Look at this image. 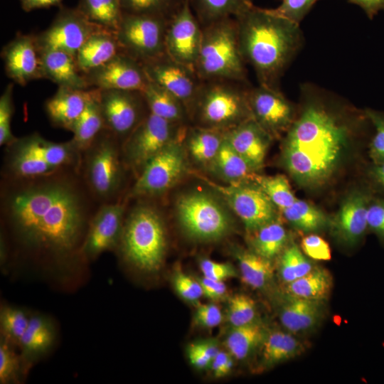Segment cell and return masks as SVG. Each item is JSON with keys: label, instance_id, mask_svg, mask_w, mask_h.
Wrapping results in <instances>:
<instances>
[{"label": "cell", "instance_id": "cell-33", "mask_svg": "<svg viewBox=\"0 0 384 384\" xmlns=\"http://www.w3.org/2000/svg\"><path fill=\"white\" fill-rule=\"evenodd\" d=\"M262 364L272 367L299 355L304 349L301 341L289 331L275 330L267 333L262 343Z\"/></svg>", "mask_w": 384, "mask_h": 384}, {"label": "cell", "instance_id": "cell-21", "mask_svg": "<svg viewBox=\"0 0 384 384\" xmlns=\"http://www.w3.org/2000/svg\"><path fill=\"white\" fill-rule=\"evenodd\" d=\"M1 55L8 78L19 85L43 78L42 52L36 35L18 33L2 48Z\"/></svg>", "mask_w": 384, "mask_h": 384}, {"label": "cell", "instance_id": "cell-48", "mask_svg": "<svg viewBox=\"0 0 384 384\" xmlns=\"http://www.w3.org/2000/svg\"><path fill=\"white\" fill-rule=\"evenodd\" d=\"M365 114L375 128V134L370 144V156L375 164L384 161V114L366 109Z\"/></svg>", "mask_w": 384, "mask_h": 384}, {"label": "cell", "instance_id": "cell-6", "mask_svg": "<svg viewBox=\"0 0 384 384\" xmlns=\"http://www.w3.org/2000/svg\"><path fill=\"white\" fill-rule=\"evenodd\" d=\"M122 143L105 129L82 152L80 176L94 199L100 204L124 200L127 173Z\"/></svg>", "mask_w": 384, "mask_h": 384}, {"label": "cell", "instance_id": "cell-11", "mask_svg": "<svg viewBox=\"0 0 384 384\" xmlns=\"http://www.w3.org/2000/svg\"><path fill=\"white\" fill-rule=\"evenodd\" d=\"M186 128L149 112L121 146L124 165L134 179L147 162L181 136Z\"/></svg>", "mask_w": 384, "mask_h": 384}, {"label": "cell", "instance_id": "cell-51", "mask_svg": "<svg viewBox=\"0 0 384 384\" xmlns=\"http://www.w3.org/2000/svg\"><path fill=\"white\" fill-rule=\"evenodd\" d=\"M173 284L177 293L186 301L196 302L203 296L198 280L191 278L181 271L176 272L173 277Z\"/></svg>", "mask_w": 384, "mask_h": 384}, {"label": "cell", "instance_id": "cell-25", "mask_svg": "<svg viewBox=\"0 0 384 384\" xmlns=\"http://www.w3.org/2000/svg\"><path fill=\"white\" fill-rule=\"evenodd\" d=\"M95 88L78 90L58 87L55 94L44 104V110L50 124L70 130L85 110Z\"/></svg>", "mask_w": 384, "mask_h": 384}, {"label": "cell", "instance_id": "cell-28", "mask_svg": "<svg viewBox=\"0 0 384 384\" xmlns=\"http://www.w3.org/2000/svg\"><path fill=\"white\" fill-rule=\"evenodd\" d=\"M324 302L287 297L279 311V320L293 334L312 330L323 318Z\"/></svg>", "mask_w": 384, "mask_h": 384}, {"label": "cell", "instance_id": "cell-17", "mask_svg": "<svg viewBox=\"0 0 384 384\" xmlns=\"http://www.w3.org/2000/svg\"><path fill=\"white\" fill-rule=\"evenodd\" d=\"M105 128L122 143L149 112L141 92L100 90Z\"/></svg>", "mask_w": 384, "mask_h": 384}, {"label": "cell", "instance_id": "cell-23", "mask_svg": "<svg viewBox=\"0 0 384 384\" xmlns=\"http://www.w3.org/2000/svg\"><path fill=\"white\" fill-rule=\"evenodd\" d=\"M57 338L58 330L53 319L43 313H31L18 347L28 373L34 364L50 352Z\"/></svg>", "mask_w": 384, "mask_h": 384}, {"label": "cell", "instance_id": "cell-53", "mask_svg": "<svg viewBox=\"0 0 384 384\" xmlns=\"http://www.w3.org/2000/svg\"><path fill=\"white\" fill-rule=\"evenodd\" d=\"M199 266L203 277L213 280L224 281L238 275L234 267L229 263L218 262L203 258L201 260Z\"/></svg>", "mask_w": 384, "mask_h": 384}, {"label": "cell", "instance_id": "cell-14", "mask_svg": "<svg viewBox=\"0 0 384 384\" xmlns=\"http://www.w3.org/2000/svg\"><path fill=\"white\" fill-rule=\"evenodd\" d=\"M103 28L88 20L77 7L61 6L50 26L36 38L41 52L58 50L75 58L89 37Z\"/></svg>", "mask_w": 384, "mask_h": 384}, {"label": "cell", "instance_id": "cell-35", "mask_svg": "<svg viewBox=\"0 0 384 384\" xmlns=\"http://www.w3.org/2000/svg\"><path fill=\"white\" fill-rule=\"evenodd\" d=\"M252 251L272 260L280 255L287 242V233L277 218L248 233Z\"/></svg>", "mask_w": 384, "mask_h": 384}, {"label": "cell", "instance_id": "cell-10", "mask_svg": "<svg viewBox=\"0 0 384 384\" xmlns=\"http://www.w3.org/2000/svg\"><path fill=\"white\" fill-rule=\"evenodd\" d=\"M184 133L185 131L147 162L124 200L159 196L182 178L187 171Z\"/></svg>", "mask_w": 384, "mask_h": 384}, {"label": "cell", "instance_id": "cell-58", "mask_svg": "<svg viewBox=\"0 0 384 384\" xmlns=\"http://www.w3.org/2000/svg\"><path fill=\"white\" fill-rule=\"evenodd\" d=\"M22 9L30 12L36 9H49L51 6H61L63 0H18Z\"/></svg>", "mask_w": 384, "mask_h": 384}, {"label": "cell", "instance_id": "cell-18", "mask_svg": "<svg viewBox=\"0 0 384 384\" xmlns=\"http://www.w3.org/2000/svg\"><path fill=\"white\" fill-rule=\"evenodd\" d=\"M247 100L252 119L272 137L287 132L297 116L294 105L279 89L260 85L247 88Z\"/></svg>", "mask_w": 384, "mask_h": 384}, {"label": "cell", "instance_id": "cell-57", "mask_svg": "<svg viewBox=\"0 0 384 384\" xmlns=\"http://www.w3.org/2000/svg\"><path fill=\"white\" fill-rule=\"evenodd\" d=\"M350 3L360 6L372 19L379 11L384 10V0H348Z\"/></svg>", "mask_w": 384, "mask_h": 384}, {"label": "cell", "instance_id": "cell-39", "mask_svg": "<svg viewBox=\"0 0 384 384\" xmlns=\"http://www.w3.org/2000/svg\"><path fill=\"white\" fill-rule=\"evenodd\" d=\"M280 211L292 227L304 233L317 232L329 225L330 218L321 209L303 200L297 199Z\"/></svg>", "mask_w": 384, "mask_h": 384}, {"label": "cell", "instance_id": "cell-22", "mask_svg": "<svg viewBox=\"0 0 384 384\" xmlns=\"http://www.w3.org/2000/svg\"><path fill=\"white\" fill-rule=\"evenodd\" d=\"M370 203L369 195L361 191H353L343 200L329 225L338 242L352 246L361 240L368 228L367 210Z\"/></svg>", "mask_w": 384, "mask_h": 384}, {"label": "cell", "instance_id": "cell-54", "mask_svg": "<svg viewBox=\"0 0 384 384\" xmlns=\"http://www.w3.org/2000/svg\"><path fill=\"white\" fill-rule=\"evenodd\" d=\"M223 320L221 311L214 304H201L198 306L195 316V324L201 327L213 328L219 325Z\"/></svg>", "mask_w": 384, "mask_h": 384}, {"label": "cell", "instance_id": "cell-36", "mask_svg": "<svg viewBox=\"0 0 384 384\" xmlns=\"http://www.w3.org/2000/svg\"><path fill=\"white\" fill-rule=\"evenodd\" d=\"M235 256L238 261L243 282L254 289H263L272 280L274 267L271 260L252 250L236 249Z\"/></svg>", "mask_w": 384, "mask_h": 384}, {"label": "cell", "instance_id": "cell-7", "mask_svg": "<svg viewBox=\"0 0 384 384\" xmlns=\"http://www.w3.org/2000/svg\"><path fill=\"white\" fill-rule=\"evenodd\" d=\"M235 18H225L203 26V38L195 72L202 81L247 80Z\"/></svg>", "mask_w": 384, "mask_h": 384}, {"label": "cell", "instance_id": "cell-56", "mask_svg": "<svg viewBox=\"0 0 384 384\" xmlns=\"http://www.w3.org/2000/svg\"><path fill=\"white\" fill-rule=\"evenodd\" d=\"M203 289V296L213 301L225 298L227 287L223 281L213 280L205 277L198 279Z\"/></svg>", "mask_w": 384, "mask_h": 384}, {"label": "cell", "instance_id": "cell-9", "mask_svg": "<svg viewBox=\"0 0 384 384\" xmlns=\"http://www.w3.org/2000/svg\"><path fill=\"white\" fill-rule=\"evenodd\" d=\"M176 213L183 230L196 240H220L233 228L225 206L206 192L196 191L181 195L176 202Z\"/></svg>", "mask_w": 384, "mask_h": 384}, {"label": "cell", "instance_id": "cell-44", "mask_svg": "<svg viewBox=\"0 0 384 384\" xmlns=\"http://www.w3.org/2000/svg\"><path fill=\"white\" fill-rule=\"evenodd\" d=\"M313 264L296 244L285 247L281 253L279 274L284 283H290L304 276L314 269Z\"/></svg>", "mask_w": 384, "mask_h": 384}, {"label": "cell", "instance_id": "cell-24", "mask_svg": "<svg viewBox=\"0 0 384 384\" xmlns=\"http://www.w3.org/2000/svg\"><path fill=\"white\" fill-rule=\"evenodd\" d=\"M225 138L256 171L264 164L272 137L250 118L225 132Z\"/></svg>", "mask_w": 384, "mask_h": 384}, {"label": "cell", "instance_id": "cell-3", "mask_svg": "<svg viewBox=\"0 0 384 384\" xmlns=\"http://www.w3.org/2000/svg\"><path fill=\"white\" fill-rule=\"evenodd\" d=\"M235 18L241 53L259 85L279 89L281 78L303 45L299 24L255 5Z\"/></svg>", "mask_w": 384, "mask_h": 384}, {"label": "cell", "instance_id": "cell-2", "mask_svg": "<svg viewBox=\"0 0 384 384\" xmlns=\"http://www.w3.org/2000/svg\"><path fill=\"white\" fill-rule=\"evenodd\" d=\"M300 92L303 104L286 132L282 159L299 184L316 186L334 172L354 134L356 121L333 102L325 89L306 82Z\"/></svg>", "mask_w": 384, "mask_h": 384}, {"label": "cell", "instance_id": "cell-15", "mask_svg": "<svg viewBox=\"0 0 384 384\" xmlns=\"http://www.w3.org/2000/svg\"><path fill=\"white\" fill-rule=\"evenodd\" d=\"M203 38V27L193 12L190 0H183L169 18L165 36L166 54L193 70Z\"/></svg>", "mask_w": 384, "mask_h": 384}, {"label": "cell", "instance_id": "cell-29", "mask_svg": "<svg viewBox=\"0 0 384 384\" xmlns=\"http://www.w3.org/2000/svg\"><path fill=\"white\" fill-rule=\"evenodd\" d=\"M149 112L168 122L185 125L190 117L186 106L157 84L149 82L142 92Z\"/></svg>", "mask_w": 384, "mask_h": 384}, {"label": "cell", "instance_id": "cell-8", "mask_svg": "<svg viewBox=\"0 0 384 384\" xmlns=\"http://www.w3.org/2000/svg\"><path fill=\"white\" fill-rule=\"evenodd\" d=\"M230 80L202 81L190 110L196 126L226 132L252 118L247 88Z\"/></svg>", "mask_w": 384, "mask_h": 384}, {"label": "cell", "instance_id": "cell-16", "mask_svg": "<svg viewBox=\"0 0 384 384\" xmlns=\"http://www.w3.org/2000/svg\"><path fill=\"white\" fill-rule=\"evenodd\" d=\"M128 201L100 205L91 219L82 247V256L89 263L102 254L114 252L122 233Z\"/></svg>", "mask_w": 384, "mask_h": 384}, {"label": "cell", "instance_id": "cell-37", "mask_svg": "<svg viewBox=\"0 0 384 384\" xmlns=\"http://www.w3.org/2000/svg\"><path fill=\"white\" fill-rule=\"evenodd\" d=\"M266 334L264 326L255 321L249 324L233 327L226 338L225 346L233 358L243 360L257 348L261 347Z\"/></svg>", "mask_w": 384, "mask_h": 384}, {"label": "cell", "instance_id": "cell-20", "mask_svg": "<svg viewBox=\"0 0 384 384\" xmlns=\"http://www.w3.org/2000/svg\"><path fill=\"white\" fill-rule=\"evenodd\" d=\"M148 79L178 98L189 114L202 80L196 72L166 54L142 63Z\"/></svg>", "mask_w": 384, "mask_h": 384}, {"label": "cell", "instance_id": "cell-41", "mask_svg": "<svg viewBox=\"0 0 384 384\" xmlns=\"http://www.w3.org/2000/svg\"><path fill=\"white\" fill-rule=\"evenodd\" d=\"M27 309L1 303L0 307V338L18 347L31 315Z\"/></svg>", "mask_w": 384, "mask_h": 384}, {"label": "cell", "instance_id": "cell-5", "mask_svg": "<svg viewBox=\"0 0 384 384\" xmlns=\"http://www.w3.org/2000/svg\"><path fill=\"white\" fill-rule=\"evenodd\" d=\"M81 156L71 139L55 142L33 132L5 146L1 178H33L67 169L80 171Z\"/></svg>", "mask_w": 384, "mask_h": 384}, {"label": "cell", "instance_id": "cell-31", "mask_svg": "<svg viewBox=\"0 0 384 384\" xmlns=\"http://www.w3.org/2000/svg\"><path fill=\"white\" fill-rule=\"evenodd\" d=\"M210 169L228 183L252 181L255 171L230 145L225 138L215 157L209 164Z\"/></svg>", "mask_w": 384, "mask_h": 384}, {"label": "cell", "instance_id": "cell-4", "mask_svg": "<svg viewBox=\"0 0 384 384\" xmlns=\"http://www.w3.org/2000/svg\"><path fill=\"white\" fill-rule=\"evenodd\" d=\"M127 208L118 245L114 252L119 261L143 274L157 272L164 261L167 236L165 223L159 208L138 198ZM129 204V201H128Z\"/></svg>", "mask_w": 384, "mask_h": 384}, {"label": "cell", "instance_id": "cell-34", "mask_svg": "<svg viewBox=\"0 0 384 384\" xmlns=\"http://www.w3.org/2000/svg\"><path fill=\"white\" fill-rule=\"evenodd\" d=\"M332 284L330 272L323 267H314L304 276L286 284L284 292L289 297L325 301Z\"/></svg>", "mask_w": 384, "mask_h": 384}, {"label": "cell", "instance_id": "cell-49", "mask_svg": "<svg viewBox=\"0 0 384 384\" xmlns=\"http://www.w3.org/2000/svg\"><path fill=\"white\" fill-rule=\"evenodd\" d=\"M219 351L214 340H206L191 343L187 348V355L193 366L203 369L210 366Z\"/></svg>", "mask_w": 384, "mask_h": 384}, {"label": "cell", "instance_id": "cell-42", "mask_svg": "<svg viewBox=\"0 0 384 384\" xmlns=\"http://www.w3.org/2000/svg\"><path fill=\"white\" fill-rule=\"evenodd\" d=\"M18 347L0 338V383L19 384L24 381L26 370Z\"/></svg>", "mask_w": 384, "mask_h": 384}, {"label": "cell", "instance_id": "cell-13", "mask_svg": "<svg viewBox=\"0 0 384 384\" xmlns=\"http://www.w3.org/2000/svg\"><path fill=\"white\" fill-rule=\"evenodd\" d=\"M201 179L218 192L242 222L248 233L277 218V208L255 183L221 185L202 176Z\"/></svg>", "mask_w": 384, "mask_h": 384}, {"label": "cell", "instance_id": "cell-59", "mask_svg": "<svg viewBox=\"0 0 384 384\" xmlns=\"http://www.w3.org/2000/svg\"><path fill=\"white\" fill-rule=\"evenodd\" d=\"M231 355L224 351H219L211 362L210 366L215 377L220 378V371Z\"/></svg>", "mask_w": 384, "mask_h": 384}, {"label": "cell", "instance_id": "cell-52", "mask_svg": "<svg viewBox=\"0 0 384 384\" xmlns=\"http://www.w3.org/2000/svg\"><path fill=\"white\" fill-rule=\"evenodd\" d=\"M301 247L304 254L313 260L326 261L331 257L328 242L318 235L310 234L304 237Z\"/></svg>", "mask_w": 384, "mask_h": 384}, {"label": "cell", "instance_id": "cell-26", "mask_svg": "<svg viewBox=\"0 0 384 384\" xmlns=\"http://www.w3.org/2000/svg\"><path fill=\"white\" fill-rule=\"evenodd\" d=\"M123 52L115 32L103 28L92 34L79 49L75 59L84 75Z\"/></svg>", "mask_w": 384, "mask_h": 384}, {"label": "cell", "instance_id": "cell-32", "mask_svg": "<svg viewBox=\"0 0 384 384\" xmlns=\"http://www.w3.org/2000/svg\"><path fill=\"white\" fill-rule=\"evenodd\" d=\"M225 132L196 126L186 128L183 144L196 163L209 165L218 152Z\"/></svg>", "mask_w": 384, "mask_h": 384}, {"label": "cell", "instance_id": "cell-55", "mask_svg": "<svg viewBox=\"0 0 384 384\" xmlns=\"http://www.w3.org/2000/svg\"><path fill=\"white\" fill-rule=\"evenodd\" d=\"M368 228L384 242V199L370 203L367 210Z\"/></svg>", "mask_w": 384, "mask_h": 384}, {"label": "cell", "instance_id": "cell-38", "mask_svg": "<svg viewBox=\"0 0 384 384\" xmlns=\"http://www.w3.org/2000/svg\"><path fill=\"white\" fill-rule=\"evenodd\" d=\"M202 27L215 21L235 18L253 4L252 0H190Z\"/></svg>", "mask_w": 384, "mask_h": 384}, {"label": "cell", "instance_id": "cell-47", "mask_svg": "<svg viewBox=\"0 0 384 384\" xmlns=\"http://www.w3.org/2000/svg\"><path fill=\"white\" fill-rule=\"evenodd\" d=\"M14 85L9 83L0 97V145L6 146L17 137L11 130V119L14 113L13 100Z\"/></svg>", "mask_w": 384, "mask_h": 384}, {"label": "cell", "instance_id": "cell-46", "mask_svg": "<svg viewBox=\"0 0 384 384\" xmlns=\"http://www.w3.org/2000/svg\"><path fill=\"white\" fill-rule=\"evenodd\" d=\"M257 307L255 301L247 295L238 294L228 302L227 319L233 327L255 321Z\"/></svg>", "mask_w": 384, "mask_h": 384}, {"label": "cell", "instance_id": "cell-12", "mask_svg": "<svg viewBox=\"0 0 384 384\" xmlns=\"http://www.w3.org/2000/svg\"><path fill=\"white\" fill-rule=\"evenodd\" d=\"M169 18L123 11L115 31L122 51L141 63L166 55L165 36Z\"/></svg>", "mask_w": 384, "mask_h": 384}, {"label": "cell", "instance_id": "cell-30", "mask_svg": "<svg viewBox=\"0 0 384 384\" xmlns=\"http://www.w3.org/2000/svg\"><path fill=\"white\" fill-rule=\"evenodd\" d=\"M106 128L100 105V89L95 88L85 110L69 130L73 134L71 141L75 147L82 152Z\"/></svg>", "mask_w": 384, "mask_h": 384}, {"label": "cell", "instance_id": "cell-50", "mask_svg": "<svg viewBox=\"0 0 384 384\" xmlns=\"http://www.w3.org/2000/svg\"><path fill=\"white\" fill-rule=\"evenodd\" d=\"M316 0H282L275 9L276 14L300 24L314 6Z\"/></svg>", "mask_w": 384, "mask_h": 384}, {"label": "cell", "instance_id": "cell-1", "mask_svg": "<svg viewBox=\"0 0 384 384\" xmlns=\"http://www.w3.org/2000/svg\"><path fill=\"white\" fill-rule=\"evenodd\" d=\"M100 206L77 169L33 178H1L0 243L8 265H30L69 282L88 265L81 250Z\"/></svg>", "mask_w": 384, "mask_h": 384}, {"label": "cell", "instance_id": "cell-45", "mask_svg": "<svg viewBox=\"0 0 384 384\" xmlns=\"http://www.w3.org/2000/svg\"><path fill=\"white\" fill-rule=\"evenodd\" d=\"M122 11L129 14H154L170 18L183 0H119Z\"/></svg>", "mask_w": 384, "mask_h": 384}, {"label": "cell", "instance_id": "cell-40", "mask_svg": "<svg viewBox=\"0 0 384 384\" xmlns=\"http://www.w3.org/2000/svg\"><path fill=\"white\" fill-rule=\"evenodd\" d=\"M77 8L90 21L114 32L123 14L119 0H79Z\"/></svg>", "mask_w": 384, "mask_h": 384}, {"label": "cell", "instance_id": "cell-43", "mask_svg": "<svg viewBox=\"0 0 384 384\" xmlns=\"http://www.w3.org/2000/svg\"><path fill=\"white\" fill-rule=\"evenodd\" d=\"M280 210L291 206L297 198L286 176H263L255 174L252 180Z\"/></svg>", "mask_w": 384, "mask_h": 384}, {"label": "cell", "instance_id": "cell-60", "mask_svg": "<svg viewBox=\"0 0 384 384\" xmlns=\"http://www.w3.org/2000/svg\"><path fill=\"white\" fill-rule=\"evenodd\" d=\"M370 174L373 180L384 188V161L375 164L371 169Z\"/></svg>", "mask_w": 384, "mask_h": 384}, {"label": "cell", "instance_id": "cell-61", "mask_svg": "<svg viewBox=\"0 0 384 384\" xmlns=\"http://www.w3.org/2000/svg\"><path fill=\"white\" fill-rule=\"evenodd\" d=\"M233 366H234V360H233V357L231 356L230 358L228 360V361L225 363L224 366L223 367L220 373V377L227 375L231 370Z\"/></svg>", "mask_w": 384, "mask_h": 384}, {"label": "cell", "instance_id": "cell-27", "mask_svg": "<svg viewBox=\"0 0 384 384\" xmlns=\"http://www.w3.org/2000/svg\"><path fill=\"white\" fill-rule=\"evenodd\" d=\"M43 78L65 87L78 90L90 89L85 75L79 70L73 55L58 50L42 52Z\"/></svg>", "mask_w": 384, "mask_h": 384}, {"label": "cell", "instance_id": "cell-19", "mask_svg": "<svg viewBox=\"0 0 384 384\" xmlns=\"http://www.w3.org/2000/svg\"><path fill=\"white\" fill-rule=\"evenodd\" d=\"M89 87L142 92L149 79L142 64L119 53L104 65L85 74Z\"/></svg>", "mask_w": 384, "mask_h": 384}]
</instances>
